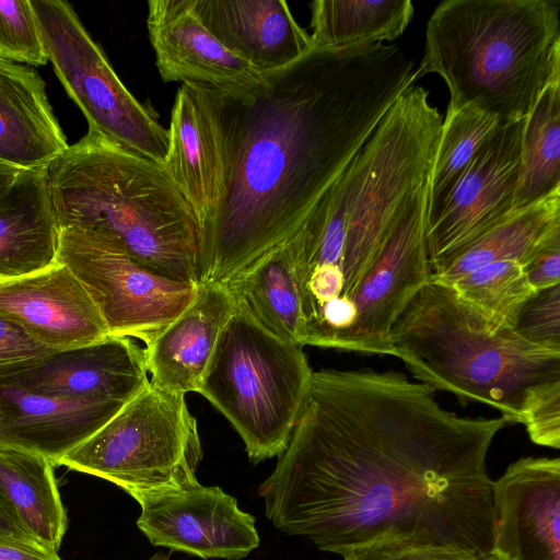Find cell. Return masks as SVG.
Wrapping results in <instances>:
<instances>
[{
  "label": "cell",
  "instance_id": "6da1fadb",
  "mask_svg": "<svg viewBox=\"0 0 560 560\" xmlns=\"http://www.w3.org/2000/svg\"><path fill=\"white\" fill-rule=\"evenodd\" d=\"M503 417H462L398 372H313L284 452L260 485L266 516L324 551L402 540L492 555L487 455Z\"/></svg>",
  "mask_w": 560,
  "mask_h": 560
},
{
  "label": "cell",
  "instance_id": "7a4b0ae2",
  "mask_svg": "<svg viewBox=\"0 0 560 560\" xmlns=\"http://www.w3.org/2000/svg\"><path fill=\"white\" fill-rule=\"evenodd\" d=\"M419 78L399 47L375 43L311 50L248 100L215 96L225 178L199 230L198 282L224 283L289 242Z\"/></svg>",
  "mask_w": 560,
  "mask_h": 560
},
{
  "label": "cell",
  "instance_id": "3957f363",
  "mask_svg": "<svg viewBox=\"0 0 560 560\" xmlns=\"http://www.w3.org/2000/svg\"><path fill=\"white\" fill-rule=\"evenodd\" d=\"M441 125L429 92L418 85L407 89L293 236L300 269L343 276L341 299L317 327L353 325L350 300L402 208L428 180Z\"/></svg>",
  "mask_w": 560,
  "mask_h": 560
},
{
  "label": "cell",
  "instance_id": "277c9868",
  "mask_svg": "<svg viewBox=\"0 0 560 560\" xmlns=\"http://www.w3.org/2000/svg\"><path fill=\"white\" fill-rule=\"evenodd\" d=\"M47 171L60 229L101 232L153 272L198 283L199 224L163 165L89 129Z\"/></svg>",
  "mask_w": 560,
  "mask_h": 560
},
{
  "label": "cell",
  "instance_id": "5b68a950",
  "mask_svg": "<svg viewBox=\"0 0 560 560\" xmlns=\"http://www.w3.org/2000/svg\"><path fill=\"white\" fill-rule=\"evenodd\" d=\"M419 75L439 74L450 107H476L500 124L527 118L560 79V2L447 0L430 16Z\"/></svg>",
  "mask_w": 560,
  "mask_h": 560
},
{
  "label": "cell",
  "instance_id": "8992f818",
  "mask_svg": "<svg viewBox=\"0 0 560 560\" xmlns=\"http://www.w3.org/2000/svg\"><path fill=\"white\" fill-rule=\"evenodd\" d=\"M393 355L418 382L463 404H485L509 423H522L530 392L560 381V352L494 328L446 284L430 281L409 302L390 332Z\"/></svg>",
  "mask_w": 560,
  "mask_h": 560
},
{
  "label": "cell",
  "instance_id": "52a82bcc",
  "mask_svg": "<svg viewBox=\"0 0 560 560\" xmlns=\"http://www.w3.org/2000/svg\"><path fill=\"white\" fill-rule=\"evenodd\" d=\"M312 376L301 346L276 338L235 308L198 393L224 415L249 459L259 463L287 448Z\"/></svg>",
  "mask_w": 560,
  "mask_h": 560
},
{
  "label": "cell",
  "instance_id": "ba28073f",
  "mask_svg": "<svg viewBox=\"0 0 560 560\" xmlns=\"http://www.w3.org/2000/svg\"><path fill=\"white\" fill-rule=\"evenodd\" d=\"M201 458L185 395L149 383L57 465L105 479L138 501L197 486Z\"/></svg>",
  "mask_w": 560,
  "mask_h": 560
},
{
  "label": "cell",
  "instance_id": "9c48e42d",
  "mask_svg": "<svg viewBox=\"0 0 560 560\" xmlns=\"http://www.w3.org/2000/svg\"><path fill=\"white\" fill-rule=\"evenodd\" d=\"M48 60L89 129L161 165L167 129L122 84L78 14L63 0H31Z\"/></svg>",
  "mask_w": 560,
  "mask_h": 560
},
{
  "label": "cell",
  "instance_id": "30bf717a",
  "mask_svg": "<svg viewBox=\"0 0 560 560\" xmlns=\"http://www.w3.org/2000/svg\"><path fill=\"white\" fill-rule=\"evenodd\" d=\"M56 262L85 289L109 336L145 346L188 306L197 288L145 268L115 238L77 226L60 229Z\"/></svg>",
  "mask_w": 560,
  "mask_h": 560
},
{
  "label": "cell",
  "instance_id": "8fae6325",
  "mask_svg": "<svg viewBox=\"0 0 560 560\" xmlns=\"http://www.w3.org/2000/svg\"><path fill=\"white\" fill-rule=\"evenodd\" d=\"M428 180L402 208L352 295L355 320L340 350L393 355L392 328L431 278L425 242Z\"/></svg>",
  "mask_w": 560,
  "mask_h": 560
},
{
  "label": "cell",
  "instance_id": "7c38bea8",
  "mask_svg": "<svg viewBox=\"0 0 560 560\" xmlns=\"http://www.w3.org/2000/svg\"><path fill=\"white\" fill-rule=\"evenodd\" d=\"M525 120L498 126L425 228L431 272L516 211Z\"/></svg>",
  "mask_w": 560,
  "mask_h": 560
},
{
  "label": "cell",
  "instance_id": "4fadbf2b",
  "mask_svg": "<svg viewBox=\"0 0 560 560\" xmlns=\"http://www.w3.org/2000/svg\"><path fill=\"white\" fill-rule=\"evenodd\" d=\"M137 525L153 546L201 559L240 560L259 546L253 515L220 487H195L137 501Z\"/></svg>",
  "mask_w": 560,
  "mask_h": 560
},
{
  "label": "cell",
  "instance_id": "5bb4252c",
  "mask_svg": "<svg viewBox=\"0 0 560 560\" xmlns=\"http://www.w3.org/2000/svg\"><path fill=\"white\" fill-rule=\"evenodd\" d=\"M147 26L164 82H182L222 98L248 100L265 84L247 61L201 23L191 0L148 1Z\"/></svg>",
  "mask_w": 560,
  "mask_h": 560
},
{
  "label": "cell",
  "instance_id": "9a60e30c",
  "mask_svg": "<svg viewBox=\"0 0 560 560\" xmlns=\"http://www.w3.org/2000/svg\"><path fill=\"white\" fill-rule=\"evenodd\" d=\"M499 560H560V459L526 457L492 483Z\"/></svg>",
  "mask_w": 560,
  "mask_h": 560
},
{
  "label": "cell",
  "instance_id": "2e32d148",
  "mask_svg": "<svg viewBox=\"0 0 560 560\" xmlns=\"http://www.w3.org/2000/svg\"><path fill=\"white\" fill-rule=\"evenodd\" d=\"M150 383L144 347L108 336L86 346L55 351L0 378L31 392L73 399L126 404Z\"/></svg>",
  "mask_w": 560,
  "mask_h": 560
},
{
  "label": "cell",
  "instance_id": "e0dca14e",
  "mask_svg": "<svg viewBox=\"0 0 560 560\" xmlns=\"http://www.w3.org/2000/svg\"><path fill=\"white\" fill-rule=\"evenodd\" d=\"M0 317L52 351L90 345L109 336L92 299L63 265L0 281Z\"/></svg>",
  "mask_w": 560,
  "mask_h": 560
},
{
  "label": "cell",
  "instance_id": "ac0fdd59",
  "mask_svg": "<svg viewBox=\"0 0 560 560\" xmlns=\"http://www.w3.org/2000/svg\"><path fill=\"white\" fill-rule=\"evenodd\" d=\"M167 137L163 166L192 209L200 230L212 219L224 189L225 156L217 97L182 84Z\"/></svg>",
  "mask_w": 560,
  "mask_h": 560
},
{
  "label": "cell",
  "instance_id": "d6986e66",
  "mask_svg": "<svg viewBox=\"0 0 560 560\" xmlns=\"http://www.w3.org/2000/svg\"><path fill=\"white\" fill-rule=\"evenodd\" d=\"M124 405L50 396L0 385V447L33 452L57 465Z\"/></svg>",
  "mask_w": 560,
  "mask_h": 560
},
{
  "label": "cell",
  "instance_id": "ffe728a7",
  "mask_svg": "<svg viewBox=\"0 0 560 560\" xmlns=\"http://www.w3.org/2000/svg\"><path fill=\"white\" fill-rule=\"evenodd\" d=\"M206 28L229 50L268 77L312 50L311 36L281 0H191Z\"/></svg>",
  "mask_w": 560,
  "mask_h": 560
},
{
  "label": "cell",
  "instance_id": "44dd1931",
  "mask_svg": "<svg viewBox=\"0 0 560 560\" xmlns=\"http://www.w3.org/2000/svg\"><path fill=\"white\" fill-rule=\"evenodd\" d=\"M235 308L223 283L198 282L188 306L144 347L150 383L174 394L198 393Z\"/></svg>",
  "mask_w": 560,
  "mask_h": 560
},
{
  "label": "cell",
  "instance_id": "7402d4cb",
  "mask_svg": "<svg viewBox=\"0 0 560 560\" xmlns=\"http://www.w3.org/2000/svg\"><path fill=\"white\" fill-rule=\"evenodd\" d=\"M68 147L39 74L0 58V161L48 166Z\"/></svg>",
  "mask_w": 560,
  "mask_h": 560
},
{
  "label": "cell",
  "instance_id": "603a6c76",
  "mask_svg": "<svg viewBox=\"0 0 560 560\" xmlns=\"http://www.w3.org/2000/svg\"><path fill=\"white\" fill-rule=\"evenodd\" d=\"M47 167L25 170L0 198V281L56 264L60 228Z\"/></svg>",
  "mask_w": 560,
  "mask_h": 560
},
{
  "label": "cell",
  "instance_id": "cb8c5ba5",
  "mask_svg": "<svg viewBox=\"0 0 560 560\" xmlns=\"http://www.w3.org/2000/svg\"><path fill=\"white\" fill-rule=\"evenodd\" d=\"M223 284L236 308L264 330L301 346V301L287 243L264 254Z\"/></svg>",
  "mask_w": 560,
  "mask_h": 560
},
{
  "label": "cell",
  "instance_id": "d4e9b609",
  "mask_svg": "<svg viewBox=\"0 0 560 560\" xmlns=\"http://www.w3.org/2000/svg\"><path fill=\"white\" fill-rule=\"evenodd\" d=\"M54 466L39 454L0 447V492L27 533L40 546L57 552L68 518Z\"/></svg>",
  "mask_w": 560,
  "mask_h": 560
},
{
  "label": "cell",
  "instance_id": "484cf974",
  "mask_svg": "<svg viewBox=\"0 0 560 560\" xmlns=\"http://www.w3.org/2000/svg\"><path fill=\"white\" fill-rule=\"evenodd\" d=\"M557 230H560V191L516 210L435 268L430 281L446 284L502 260L522 265Z\"/></svg>",
  "mask_w": 560,
  "mask_h": 560
},
{
  "label": "cell",
  "instance_id": "4316f807",
  "mask_svg": "<svg viewBox=\"0 0 560 560\" xmlns=\"http://www.w3.org/2000/svg\"><path fill=\"white\" fill-rule=\"evenodd\" d=\"M311 8L312 50L394 40L415 13L410 0H316Z\"/></svg>",
  "mask_w": 560,
  "mask_h": 560
},
{
  "label": "cell",
  "instance_id": "83f0119b",
  "mask_svg": "<svg viewBox=\"0 0 560 560\" xmlns=\"http://www.w3.org/2000/svg\"><path fill=\"white\" fill-rule=\"evenodd\" d=\"M560 191V79L551 82L525 120L515 210Z\"/></svg>",
  "mask_w": 560,
  "mask_h": 560
},
{
  "label": "cell",
  "instance_id": "f1b7e54d",
  "mask_svg": "<svg viewBox=\"0 0 560 560\" xmlns=\"http://www.w3.org/2000/svg\"><path fill=\"white\" fill-rule=\"evenodd\" d=\"M499 125L476 107H447L429 174L425 228L439 217L458 178Z\"/></svg>",
  "mask_w": 560,
  "mask_h": 560
},
{
  "label": "cell",
  "instance_id": "f546056e",
  "mask_svg": "<svg viewBox=\"0 0 560 560\" xmlns=\"http://www.w3.org/2000/svg\"><path fill=\"white\" fill-rule=\"evenodd\" d=\"M446 285L494 328L511 327L521 306L536 292L514 260L483 266Z\"/></svg>",
  "mask_w": 560,
  "mask_h": 560
},
{
  "label": "cell",
  "instance_id": "4dcf8cb0",
  "mask_svg": "<svg viewBox=\"0 0 560 560\" xmlns=\"http://www.w3.org/2000/svg\"><path fill=\"white\" fill-rule=\"evenodd\" d=\"M0 58L34 67L49 61L31 0H0Z\"/></svg>",
  "mask_w": 560,
  "mask_h": 560
},
{
  "label": "cell",
  "instance_id": "1f68e13d",
  "mask_svg": "<svg viewBox=\"0 0 560 560\" xmlns=\"http://www.w3.org/2000/svg\"><path fill=\"white\" fill-rule=\"evenodd\" d=\"M511 328L529 343L560 352V283L537 290L521 306Z\"/></svg>",
  "mask_w": 560,
  "mask_h": 560
},
{
  "label": "cell",
  "instance_id": "d6a6232c",
  "mask_svg": "<svg viewBox=\"0 0 560 560\" xmlns=\"http://www.w3.org/2000/svg\"><path fill=\"white\" fill-rule=\"evenodd\" d=\"M522 423L535 444L560 447V381L548 382L530 392Z\"/></svg>",
  "mask_w": 560,
  "mask_h": 560
},
{
  "label": "cell",
  "instance_id": "836d02e7",
  "mask_svg": "<svg viewBox=\"0 0 560 560\" xmlns=\"http://www.w3.org/2000/svg\"><path fill=\"white\" fill-rule=\"evenodd\" d=\"M343 560H481L460 550L417 545L402 540H377L343 551Z\"/></svg>",
  "mask_w": 560,
  "mask_h": 560
},
{
  "label": "cell",
  "instance_id": "e575fe53",
  "mask_svg": "<svg viewBox=\"0 0 560 560\" xmlns=\"http://www.w3.org/2000/svg\"><path fill=\"white\" fill-rule=\"evenodd\" d=\"M55 352L30 338L19 326L0 317V378L14 374Z\"/></svg>",
  "mask_w": 560,
  "mask_h": 560
},
{
  "label": "cell",
  "instance_id": "d590c367",
  "mask_svg": "<svg viewBox=\"0 0 560 560\" xmlns=\"http://www.w3.org/2000/svg\"><path fill=\"white\" fill-rule=\"evenodd\" d=\"M535 291L560 283V230L546 238L521 265Z\"/></svg>",
  "mask_w": 560,
  "mask_h": 560
},
{
  "label": "cell",
  "instance_id": "8d00e7d4",
  "mask_svg": "<svg viewBox=\"0 0 560 560\" xmlns=\"http://www.w3.org/2000/svg\"><path fill=\"white\" fill-rule=\"evenodd\" d=\"M0 560H61L57 552L36 542L0 535Z\"/></svg>",
  "mask_w": 560,
  "mask_h": 560
},
{
  "label": "cell",
  "instance_id": "74e56055",
  "mask_svg": "<svg viewBox=\"0 0 560 560\" xmlns=\"http://www.w3.org/2000/svg\"><path fill=\"white\" fill-rule=\"evenodd\" d=\"M0 535L38 544L23 527L16 514L0 492Z\"/></svg>",
  "mask_w": 560,
  "mask_h": 560
},
{
  "label": "cell",
  "instance_id": "f35d334b",
  "mask_svg": "<svg viewBox=\"0 0 560 560\" xmlns=\"http://www.w3.org/2000/svg\"><path fill=\"white\" fill-rule=\"evenodd\" d=\"M24 171L25 168L0 161V198L12 187Z\"/></svg>",
  "mask_w": 560,
  "mask_h": 560
},
{
  "label": "cell",
  "instance_id": "ab89813d",
  "mask_svg": "<svg viewBox=\"0 0 560 560\" xmlns=\"http://www.w3.org/2000/svg\"><path fill=\"white\" fill-rule=\"evenodd\" d=\"M149 560H170V557L165 553L158 552L152 556Z\"/></svg>",
  "mask_w": 560,
  "mask_h": 560
},
{
  "label": "cell",
  "instance_id": "60d3db41",
  "mask_svg": "<svg viewBox=\"0 0 560 560\" xmlns=\"http://www.w3.org/2000/svg\"><path fill=\"white\" fill-rule=\"evenodd\" d=\"M481 560H499V559H497L493 555H491V556L486 557V558H483Z\"/></svg>",
  "mask_w": 560,
  "mask_h": 560
}]
</instances>
